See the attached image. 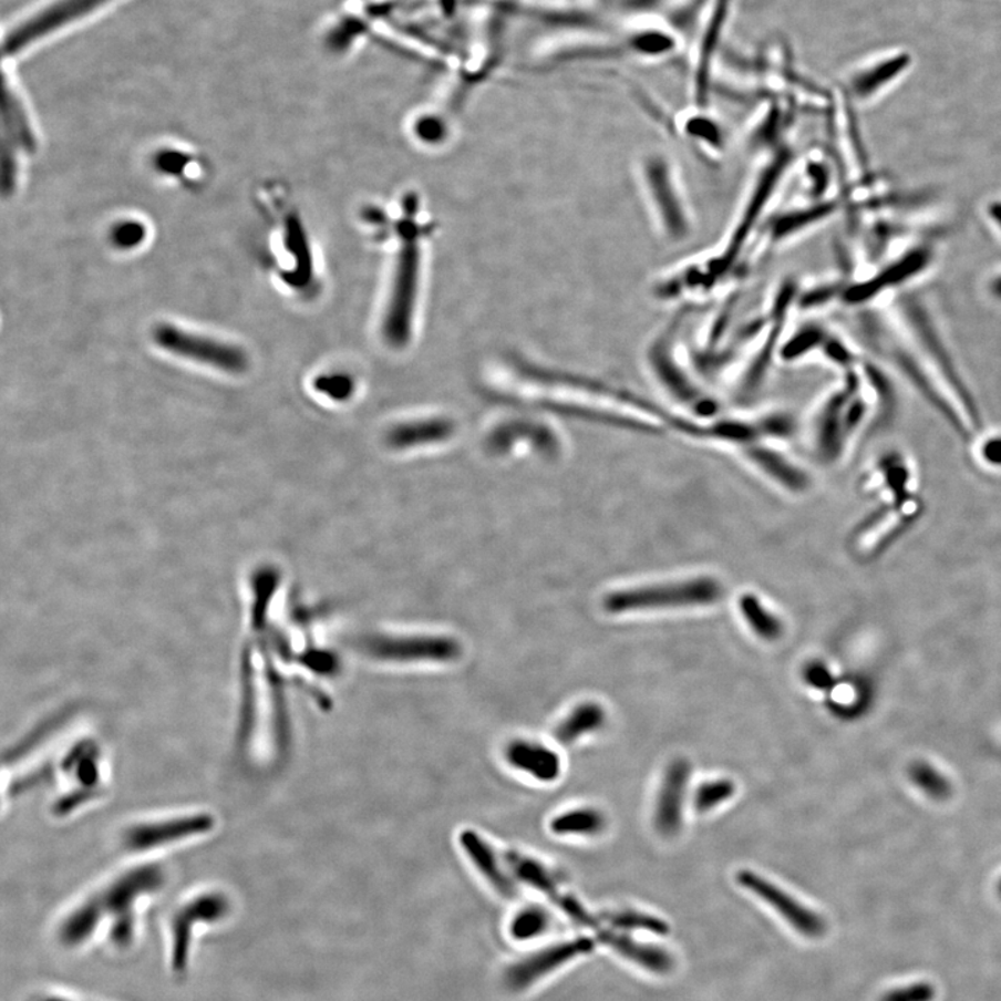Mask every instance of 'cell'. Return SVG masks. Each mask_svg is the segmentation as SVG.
Listing matches in <instances>:
<instances>
[{
  "label": "cell",
  "instance_id": "6da1fadb",
  "mask_svg": "<svg viewBox=\"0 0 1001 1001\" xmlns=\"http://www.w3.org/2000/svg\"><path fill=\"white\" fill-rule=\"evenodd\" d=\"M792 162L793 152L787 146L771 152L770 159L755 176L747 199L744 200L725 242L722 244L725 247L718 250L714 257L711 255V258L703 262L688 266L674 275L671 279L674 296L709 292L732 274L750 239L757 233L765 208L774 198L776 188L780 187Z\"/></svg>",
  "mask_w": 1001,
  "mask_h": 1001
},
{
  "label": "cell",
  "instance_id": "7a4b0ae2",
  "mask_svg": "<svg viewBox=\"0 0 1001 1001\" xmlns=\"http://www.w3.org/2000/svg\"><path fill=\"white\" fill-rule=\"evenodd\" d=\"M726 596L722 579L711 574L629 585L609 591L602 608L611 615L715 607Z\"/></svg>",
  "mask_w": 1001,
  "mask_h": 1001
},
{
  "label": "cell",
  "instance_id": "3957f363",
  "mask_svg": "<svg viewBox=\"0 0 1001 1001\" xmlns=\"http://www.w3.org/2000/svg\"><path fill=\"white\" fill-rule=\"evenodd\" d=\"M417 203L407 198L404 217L396 223L401 248L391 271L389 301L385 305L383 337L388 344L402 348L411 340L413 308H415L421 245L427 236L426 225L417 221Z\"/></svg>",
  "mask_w": 1001,
  "mask_h": 1001
},
{
  "label": "cell",
  "instance_id": "277c9868",
  "mask_svg": "<svg viewBox=\"0 0 1001 1001\" xmlns=\"http://www.w3.org/2000/svg\"><path fill=\"white\" fill-rule=\"evenodd\" d=\"M688 313L685 309L680 310L665 328L652 337L647 345L646 363L652 379L669 399L688 411L694 421L710 422L720 416V404L683 367L674 345L680 324Z\"/></svg>",
  "mask_w": 1001,
  "mask_h": 1001
},
{
  "label": "cell",
  "instance_id": "5b68a950",
  "mask_svg": "<svg viewBox=\"0 0 1001 1001\" xmlns=\"http://www.w3.org/2000/svg\"><path fill=\"white\" fill-rule=\"evenodd\" d=\"M638 176L661 236L672 244L688 241L694 220L673 163L661 152H649L639 162Z\"/></svg>",
  "mask_w": 1001,
  "mask_h": 1001
},
{
  "label": "cell",
  "instance_id": "8992f818",
  "mask_svg": "<svg viewBox=\"0 0 1001 1001\" xmlns=\"http://www.w3.org/2000/svg\"><path fill=\"white\" fill-rule=\"evenodd\" d=\"M122 0H47L10 25L3 38V60L16 59L41 43L96 18Z\"/></svg>",
  "mask_w": 1001,
  "mask_h": 1001
},
{
  "label": "cell",
  "instance_id": "52a82bcc",
  "mask_svg": "<svg viewBox=\"0 0 1001 1001\" xmlns=\"http://www.w3.org/2000/svg\"><path fill=\"white\" fill-rule=\"evenodd\" d=\"M896 317L900 320L906 333L910 336L914 344L953 391L961 405L970 412L972 421L977 422L976 402H973L970 390H967V384L956 364L953 353L949 350L943 331L927 302H923L917 293L902 291L896 298Z\"/></svg>",
  "mask_w": 1001,
  "mask_h": 1001
},
{
  "label": "cell",
  "instance_id": "ba28073f",
  "mask_svg": "<svg viewBox=\"0 0 1001 1001\" xmlns=\"http://www.w3.org/2000/svg\"><path fill=\"white\" fill-rule=\"evenodd\" d=\"M936 257V242L921 239L908 245L899 255L880 265L863 280L847 282L842 302L847 307H865L890 291L906 290L911 282L928 274Z\"/></svg>",
  "mask_w": 1001,
  "mask_h": 1001
},
{
  "label": "cell",
  "instance_id": "9c48e42d",
  "mask_svg": "<svg viewBox=\"0 0 1001 1001\" xmlns=\"http://www.w3.org/2000/svg\"><path fill=\"white\" fill-rule=\"evenodd\" d=\"M861 380L856 372H847L845 383L830 394L819 410L814 427V444L819 458L834 462L840 458L847 440L861 423L865 402L859 394Z\"/></svg>",
  "mask_w": 1001,
  "mask_h": 1001
},
{
  "label": "cell",
  "instance_id": "30bf717a",
  "mask_svg": "<svg viewBox=\"0 0 1001 1001\" xmlns=\"http://www.w3.org/2000/svg\"><path fill=\"white\" fill-rule=\"evenodd\" d=\"M359 650L373 660L393 663H448L462 654L458 641L445 636H368Z\"/></svg>",
  "mask_w": 1001,
  "mask_h": 1001
},
{
  "label": "cell",
  "instance_id": "8fae6325",
  "mask_svg": "<svg viewBox=\"0 0 1001 1001\" xmlns=\"http://www.w3.org/2000/svg\"><path fill=\"white\" fill-rule=\"evenodd\" d=\"M734 0H709L700 23L698 52L693 64V100L695 106L705 109L714 86V72L720 58Z\"/></svg>",
  "mask_w": 1001,
  "mask_h": 1001
},
{
  "label": "cell",
  "instance_id": "7c38bea8",
  "mask_svg": "<svg viewBox=\"0 0 1001 1001\" xmlns=\"http://www.w3.org/2000/svg\"><path fill=\"white\" fill-rule=\"evenodd\" d=\"M914 58L905 49H889L863 60L848 73L845 94L856 103H870L889 92L910 72Z\"/></svg>",
  "mask_w": 1001,
  "mask_h": 1001
},
{
  "label": "cell",
  "instance_id": "4fadbf2b",
  "mask_svg": "<svg viewBox=\"0 0 1001 1001\" xmlns=\"http://www.w3.org/2000/svg\"><path fill=\"white\" fill-rule=\"evenodd\" d=\"M157 345L176 355L193 359L230 373H241L247 369V357L238 348L219 341L187 333L173 326H161L155 331Z\"/></svg>",
  "mask_w": 1001,
  "mask_h": 1001
},
{
  "label": "cell",
  "instance_id": "5bb4252c",
  "mask_svg": "<svg viewBox=\"0 0 1001 1001\" xmlns=\"http://www.w3.org/2000/svg\"><path fill=\"white\" fill-rule=\"evenodd\" d=\"M210 817L205 815H178V817L152 819L146 824H137L124 836L125 847L132 853H151L171 847L187 839L192 834H200L205 825H210Z\"/></svg>",
  "mask_w": 1001,
  "mask_h": 1001
},
{
  "label": "cell",
  "instance_id": "9a60e30c",
  "mask_svg": "<svg viewBox=\"0 0 1001 1001\" xmlns=\"http://www.w3.org/2000/svg\"><path fill=\"white\" fill-rule=\"evenodd\" d=\"M737 883L774 908L797 932L807 936V938H821L825 933L826 925L823 918L808 910L807 907L799 905L796 899H793L786 891L777 888L763 876L751 873V870H742L737 875Z\"/></svg>",
  "mask_w": 1001,
  "mask_h": 1001
},
{
  "label": "cell",
  "instance_id": "2e32d148",
  "mask_svg": "<svg viewBox=\"0 0 1001 1001\" xmlns=\"http://www.w3.org/2000/svg\"><path fill=\"white\" fill-rule=\"evenodd\" d=\"M740 454L751 467L766 481L788 494L802 495L811 487V477L796 462L766 442L751 443L740 448Z\"/></svg>",
  "mask_w": 1001,
  "mask_h": 1001
},
{
  "label": "cell",
  "instance_id": "e0dca14e",
  "mask_svg": "<svg viewBox=\"0 0 1001 1001\" xmlns=\"http://www.w3.org/2000/svg\"><path fill=\"white\" fill-rule=\"evenodd\" d=\"M518 442L530 444L532 450L547 458H555L563 448L558 435L551 427L533 421H513L499 424L488 435L486 447L492 454L505 455L513 451Z\"/></svg>",
  "mask_w": 1001,
  "mask_h": 1001
},
{
  "label": "cell",
  "instance_id": "ac0fdd59",
  "mask_svg": "<svg viewBox=\"0 0 1001 1001\" xmlns=\"http://www.w3.org/2000/svg\"><path fill=\"white\" fill-rule=\"evenodd\" d=\"M690 774L692 768L685 760L673 761L663 774L654 814L656 828L663 836L677 835L682 828Z\"/></svg>",
  "mask_w": 1001,
  "mask_h": 1001
},
{
  "label": "cell",
  "instance_id": "d6986e66",
  "mask_svg": "<svg viewBox=\"0 0 1001 1001\" xmlns=\"http://www.w3.org/2000/svg\"><path fill=\"white\" fill-rule=\"evenodd\" d=\"M842 209L840 198H828L823 200H813V204L803 206V208L786 211L774 217L766 223V248L777 247V244L788 241V239L802 236L811 228L823 225L829 220L837 211Z\"/></svg>",
  "mask_w": 1001,
  "mask_h": 1001
},
{
  "label": "cell",
  "instance_id": "ffe728a7",
  "mask_svg": "<svg viewBox=\"0 0 1001 1001\" xmlns=\"http://www.w3.org/2000/svg\"><path fill=\"white\" fill-rule=\"evenodd\" d=\"M455 424L447 417H426L396 424L385 434V443L395 451H407L447 442Z\"/></svg>",
  "mask_w": 1001,
  "mask_h": 1001
},
{
  "label": "cell",
  "instance_id": "44dd1931",
  "mask_svg": "<svg viewBox=\"0 0 1001 1001\" xmlns=\"http://www.w3.org/2000/svg\"><path fill=\"white\" fill-rule=\"evenodd\" d=\"M505 759L516 771L546 783L557 781L563 770L559 755L554 750L530 740L520 739L509 743Z\"/></svg>",
  "mask_w": 1001,
  "mask_h": 1001
},
{
  "label": "cell",
  "instance_id": "7402d4cb",
  "mask_svg": "<svg viewBox=\"0 0 1001 1001\" xmlns=\"http://www.w3.org/2000/svg\"><path fill=\"white\" fill-rule=\"evenodd\" d=\"M626 54L630 59L658 60L669 58L680 48V37L673 30L660 25L633 29L622 38Z\"/></svg>",
  "mask_w": 1001,
  "mask_h": 1001
},
{
  "label": "cell",
  "instance_id": "603a6c76",
  "mask_svg": "<svg viewBox=\"0 0 1001 1001\" xmlns=\"http://www.w3.org/2000/svg\"><path fill=\"white\" fill-rule=\"evenodd\" d=\"M677 132L692 143L694 151H701L706 157H716L725 151V130L704 109L699 107V111L688 114L682 123H678Z\"/></svg>",
  "mask_w": 1001,
  "mask_h": 1001
},
{
  "label": "cell",
  "instance_id": "cb8c5ba5",
  "mask_svg": "<svg viewBox=\"0 0 1001 1001\" xmlns=\"http://www.w3.org/2000/svg\"><path fill=\"white\" fill-rule=\"evenodd\" d=\"M461 846L464 848L466 856L475 865L478 873L494 886L500 895L514 896L515 888L513 883L500 869L497 854L494 853L492 846L473 830H464L461 834Z\"/></svg>",
  "mask_w": 1001,
  "mask_h": 1001
},
{
  "label": "cell",
  "instance_id": "d4e9b609",
  "mask_svg": "<svg viewBox=\"0 0 1001 1001\" xmlns=\"http://www.w3.org/2000/svg\"><path fill=\"white\" fill-rule=\"evenodd\" d=\"M591 949L592 942L589 939H579L572 943L560 945L558 948L544 951V953L536 956L535 959L522 962L519 967H516L510 979L518 987H526V984L536 981L544 973L553 971L555 967L564 964L565 961L574 959L575 956L585 954Z\"/></svg>",
  "mask_w": 1001,
  "mask_h": 1001
},
{
  "label": "cell",
  "instance_id": "484cf974",
  "mask_svg": "<svg viewBox=\"0 0 1001 1001\" xmlns=\"http://www.w3.org/2000/svg\"><path fill=\"white\" fill-rule=\"evenodd\" d=\"M737 606L744 622L759 639L774 643L785 634V625L782 619L772 612L754 592H743L739 597Z\"/></svg>",
  "mask_w": 1001,
  "mask_h": 1001
},
{
  "label": "cell",
  "instance_id": "4316f807",
  "mask_svg": "<svg viewBox=\"0 0 1001 1001\" xmlns=\"http://www.w3.org/2000/svg\"><path fill=\"white\" fill-rule=\"evenodd\" d=\"M607 721L606 710L597 703H584L575 706L555 729V737L559 743L572 744L587 733L597 732Z\"/></svg>",
  "mask_w": 1001,
  "mask_h": 1001
},
{
  "label": "cell",
  "instance_id": "83f0119b",
  "mask_svg": "<svg viewBox=\"0 0 1001 1001\" xmlns=\"http://www.w3.org/2000/svg\"><path fill=\"white\" fill-rule=\"evenodd\" d=\"M602 942L608 945L626 959L632 960L636 964L647 968V970L658 973L668 972L672 968V959L662 950L650 948L640 943H634L630 939L623 938L609 932L601 935Z\"/></svg>",
  "mask_w": 1001,
  "mask_h": 1001
},
{
  "label": "cell",
  "instance_id": "f1b7e54d",
  "mask_svg": "<svg viewBox=\"0 0 1001 1001\" xmlns=\"http://www.w3.org/2000/svg\"><path fill=\"white\" fill-rule=\"evenodd\" d=\"M830 331L825 326L811 322L794 331L791 339L783 342L780 357L785 362H796L809 353L823 352Z\"/></svg>",
  "mask_w": 1001,
  "mask_h": 1001
},
{
  "label": "cell",
  "instance_id": "f546056e",
  "mask_svg": "<svg viewBox=\"0 0 1001 1001\" xmlns=\"http://www.w3.org/2000/svg\"><path fill=\"white\" fill-rule=\"evenodd\" d=\"M607 819L595 808L570 809L551 821L558 836H596L606 829Z\"/></svg>",
  "mask_w": 1001,
  "mask_h": 1001
},
{
  "label": "cell",
  "instance_id": "4dcf8cb0",
  "mask_svg": "<svg viewBox=\"0 0 1001 1001\" xmlns=\"http://www.w3.org/2000/svg\"><path fill=\"white\" fill-rule=\"evenodd\" d=\"M736 793V785L729 780L705 782L694 793V808L700 814L720 807Z\"/></svg>",
  "mask_w": 1001,
  "mask_h": 1001
},
{
  "label": "cell",
  "instance_id": "1f68e13d",
  "mask_svg": "<svg viewBox=\"0 0 1001 1001\" xmlns=\"http://www.w3.org/2000/svg\"><path fill=\"white\" fill-rule=\"evenodd\" d=\"M314 388H317L319 393L337 402L350 400L355 393V382H353L351 375L341 373L322 375L314 384Z\"/></svg>",
  "mask_w": 1001,
  "mask_h": 1001
},
{
  "label": "cell",
  "instance_id": "d6a6232c",
  "mask_svg": "<svg viewBox=\"0 0 1001 1001\" xmlns=\"http://www.w3.org/2000/svg\"><path fill=\"white\" fill-rule=\"evenodd\" d=\"M805 179H807L808 192L813 195V200H823L826 198L832 183L830 167L824 161L811 159L805 165Z\"/></svg>",
  "mask_w": 1001,
  "mask_h": 1001
},
{
  "label": "cell",
  "instance_id": "836d02e7",
  "mask_svg": "<svg viewBox=\"0 0 1001 1001\" xmlns=\"http://www.w3.org/2000/svg\"><path fill=\"white\" fill-rule=\"evenodd\" d=\"M608 919L609 922L619 928L647 929L651 930V932L661 935L669 932V928L665 922L660 921V919L651 916H644V914L619 912L612 914V916H609Z\"/></svg>",
  "mask_w": 1001,
  "mask_h": 1001
},
{
  "label": "cell",
  "instance_id": "e575fe53",
  "mask_svg": "<svg viewBox=\"0 0 1001 1001\" xmlns=\"http://www.w3.org/2000/svg\"><path fill=\"white\" fill-rule=\"evenodd\" d=\"M911 776L912 780L916 781L917 785L923 788L925 792L929 793L930 796L945 797L946 794H948L950 791L948 781H946L942 775H939L938 772L930 768V766L928 765L921 764L914 766Z\"/></svg>",
  "mask_w": 1001,
  "mask_h": 1001
},
{
  "label": "cell",
  "instance_id": "d590c367",
  "mask_svg": "<svg viewBox=\"0 0 1001 1001\" xmlns=\"http://www.w3.org/2000/svg\"><path fill=\"white\" fill-rule=\"evenodd\" d=\"M936 992L932 984L914 983L908 987L891 990L880 1001H932Z\"/></svg>",
  "mask_w": 1001,
  "mask_h": 1001
},
{
  "label": "cell",
  "instance_id": "8d00e7d4",
  "mask_svg": "<svg viewBox=\"0 0 1001 1001\" xmlns=\"http://www.w3.org/2000/svg\"><path fill=\"white\" fill-rule=\"evenodd\" d=\"M546 923L547 917L544 916V912L536 910V908H530V910L522 912L520 916L516 918L514 932L516 936H520V938H529V936H535L546 928Z\"/></svg>",
  "mask_w": 1001,
  "mask_h": 1001
},
{
  "label": "cell",
  "instance_id": "74e56055",
  "mask_svg": "<svg viewBox=\"0 0 1001 1001\" xmlns=\"http://www.w3.org/2000/svg\"><path fill=\"white\" fill-rule=\"evenodd\" d=\"M803 678L811 688L826 690L834 683L829 669L819 662H811L804 668Z\"/></svg>",
  "mask_w": 1001,
  "mask_h": 1001
},
{
  "label": "cell",
  "instance_id": "f35d334b",
  "mask_svg": "<svg viewBox=\"0 0 1001 1001\" xmlns=\"http://www.w3.org/2000/svg\"><path fill=\"white\" fill-rule=\"evenodd\" d=\"M144 237L143 227L140 225H133V223H128V225H122L114 230V242L120 245V247H133V245L138 244L141 239Z\"/></svg>",
  "mask_w": 1001,
  "mask_h": 1001
},
{
  "label": "cell",
  "instance_id": "ab89813d",
  "mask_svg": "<svg viewBox=\"0 0 1001 1001\" xmlns=\"http://www.w3.org/2000/svg\"><path fill=\"white\" fill-rule=\"evenodd\" d=\"M983 216L1001 239V197L990 198L983 206Z\"/></svg>",
  "mask_w": 1001,
  "mask_h": 1001
},
{
  "label": "cell",
  "instance_id": "60d3db41",
  "mask_svg": "<svg viewBox=\"0 0 1001 1001\" xmlns=\"http://www.w3.org/2000/svg\"><path fill=\"white\" fill-rule=\"evenodd\" d=\"M984 292L990 301L1001 307V269L993 271L984 281Z\"/></svg>",
  "mask_w": 1001,
  "mask_h": 1001
},
{
  "label": "cell",
  "instance_id": "b9f144b4",
  "mask_svg": "<svg viewBox=\"0 0 1001 1001\" xmlns=\"http://www.w3.org/2000/svg\"><path fill=\"white\" fill-rule=\"evenodd\" d=\"M667 2L668 0H626L625 7L632 13H649Z\"/></svg>",
  "mask_w": 1001,
  "mask_h": 1001
},
{
  "label": "cell",
  "instance_id": "7bdbcfd3",
  "mask_svg": "<svg viewBox=\"0 0 1001 1001\" xmlns=\"http://www.w3.org/2000/svg\"><path fill=\"white\" fill-rule=\"evenodd\" d=\"M983 458L992 465H1001V438L989 440L984 444Z\"/></svg>",
  "mask_w": 1001,
  "mask_h": 1001
},
{
  "label": "cell",
  "instance_id": "ee69618b",
  "mask_svg": "<svg viewBox=\"0 0 1001 1001\" xmlns=\"http://www.w3.org/2000/svg\"><path fill=\"white\" fill-rule=\"evenodd\" d=\"M1000 891H1001V886H1000Z\"/></svg>",
  "mask_w": 1001,
  "mask_h": 1001
}]
</instances>
